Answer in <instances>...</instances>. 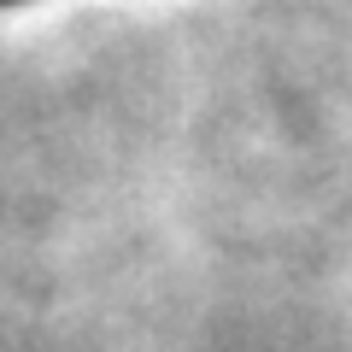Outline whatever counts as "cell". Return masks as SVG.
<instances>
[{
  "label": "cell",
  "instance_id": "obj_1",
  "mask_svg": "<svg viewBox=\"0 0 352 352\" xmlns=\"http://www.w3.org/2000/svg\"><path fill=\"white\" fill-rule=\"evenodd\" d=\"M0 6H12V0H0Z\"/></svg>",
  "mask_w": 352,
  "mask_h": 352
}]
</instances>
